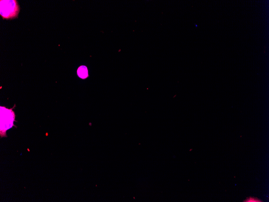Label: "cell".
I'll return each instance as SVG.
<instances>
[{
	"instance_id": "6da1fadb",
	"label": "cell",
	"mask_w": 269,
	"mask_h": 202,
	"mask_svg": "<svg viewBox=\"0 0 269 202\" xmlns=\"http://www.w3.org/2000/svg\"><path fill=\"white\" fill-rule=\"evenodd\" d=\"M12 109L1 107V135L2 134V137L6 136V130L14 125L15 114Z\"/></svg>"
},
{
	"instance_id": "7a4b0ae2",
	"label": "cell",
	"mask_w": 269,
	"mask_h": 202,
	"mask_svg": "<svg viewBox=\"0 0 269 202\" xmlns=\"http://www.w3.org/2000/svg\"><path fill=\"white\" fill-rule=\"evenodd\" d=\"M19 11L16 1H1V15L4 18H15Z\"/></svg>"
},
{
	"instance_id": "3957f363",
	"label": "cell",
	"mask_w": 269,
	"mask_h": 202,
	"mask_svg": "<svg viewBox=\"0 0 269 202\" xmlns=\"http://www.w3.org/2000/svg\"><path fill=\"white\" fill-rule=\"evenodd\" d=\"M77 73L79 77L81 79H86L88 76L87 67L82 65L79 67L77 70Z\"/></svg>"
},
{
	"instance_id": "277c9868",
	"label": "cell",
	"mask_w": 269,
	"mask_h": 202,
	"mask_svg": "<svg viewBox=\"0 0 269 202\" xmlns=\"http://www.w3.org/2000/svg\"><path fill=\"white\" fill-rule=\"evenodd\" d=\"M244 202H262L260 200H259V199H256V198H248V199H247L246 200H245V201Z\"/></svg>"
},
{
	"instance_id": "5b68a950",
	"label": "cell",
	"mask_w": 269,
	"mask_h": 202,
	"mask_svg": "<svg viewBox=\"0 0 269 202\" xmlns=\"http://www.w3.org/2000/svg\"><path fill=\"white\" fill-rule=\"evenodd\" d=\"M195 26H196V27H197V25L196 24H195Z\"/></svg>"
}]
</instances>
